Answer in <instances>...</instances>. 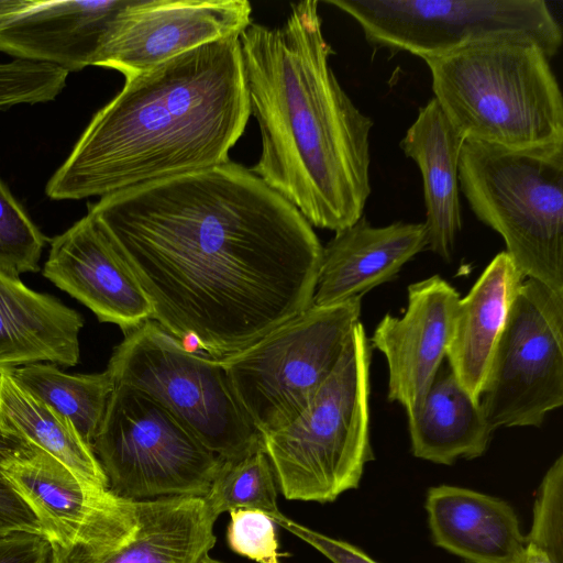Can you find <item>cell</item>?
Wrapping results in <instances>:
<instances>
[{
  "label": "cell",
  "mask_w": 563,
  "mask_h": 563,
  "mask_svg": "<svg viewBox=\"0 0 563 563\" xmlns=\"http://www.w3.org/2000/svg\"><path fill=\"white\" fill-rule=\"evenodd\" d=\"M88 212L117 242L152 320L212 358L312 305L323 246L303 216L242 165L117 191Z\"/></svg>",
  "instance_id": "obj_1"
},
{
  "label": "cell",
  "mask_w": 563,
  "mask_h": 563,
  "mask_svg": "<svg viewBox=\"0 0 563 563\" xmlns=\"http://www.w3.org/2000/svg\"><path fill=\"white\" fill-rule=\"evenodd\" d=\"M314 0L290 4L278 26L251 23L240 35L250 112L262 151L251 172L313 227L338 232L362 216L372 192L373 120L330 66Z\"/></svg>",
  "instance_id": "obj_2"
},
{
  "label": "cell",
  "mask_w": 563,
  "mask_h": 563,
  "mask_svg": "<svg viewBox=\"0 0 563 563\" xmlns=\"http://www.w3.org/2000/svg\"><path fill=\"white\" fill-rule=\"evenodd\" d=\"M250 115L239 35L203 44L125 80L45 194L101 198L229 162Z\"/></svg>",
  "instance_id": "obj_3"
},
{
  "label": "cell",
  "mask_w": 563,
  "mask_h": 563,
  "mask_svg": "<svg viewBox=\"0 0 563 563\" xmlns=\"http://www.w3.org/2000/svg\"><path fill=\"white\" fill-rule=\"evenodd\" d=\"M434 99L465 140L526 151L563 145V98L528 36L474 42L424 59Z\"/></svg>",
  "instance_id": "obj_4"
},
{
  "label": "cell",
  "mask_w": 563,
  "mask_h": 563,
  "mask_svg": "<svg viewBox=\"0 0 563 563\" xmlns=\"http://www.w3.org/2000/svg\"><path fill=\"white\" fill-rule=\"evenodd\" d=\"M372 346L358 321L341 357L309 405L261 435L283 496L331 503L358 486L374 460L369 439Z\"/></svg>",
  "instance_id": "obj_5"
},
{
  "label": "cell",
  "mask_w": 563,
  "mask_h": 563,
  "mask_svg": "<svg viewBox=\"0 0 563 563\" xmlns=\"http://www.w3.org/2000/svg\"><path fill=\"white\" fill-rule=\"evenodd\" d=\"M459 180L525 278L563 295V145L512 151L464 140Z\"/></svg>",
  "instance_id": "obj_6"
},
{
  "label": "cell",
  "mask_w": 563,
  "mask_h": 563,
  "mask_svg": "<svg viewBox=\"0 0 563 563\" xmlns=\"http://www.w3.org/2000/svg\"><path fill=\"white\" fill-rule=\"evenodd\" d=\"M107 369L115 384L164 406L221 459L242 454L261 438L221 361L187 349L152 319L124 333Z\"/></svg>",
  "instance_id": "obj_7"
},
{
  "label": "cell",
  "mask_w": 563,
  "mask_h": 563,
  "mask_svg": "<svg viewBox=\"0 0 563 563\" xmlns=\"http://www.w3.org/2000/svg\"><path fill=\"white\" fill-rule=\"evenodd\" d=\"M361 299L311 305L244 350L220 358L261 435L294 420L329 378L360 321Z\"/></svg>",
  "instance_id": "obj_8"
},
{
  "label": "cell",
  "mask_w": 563,
  "mask_h": 563,
  "mask_svg": "<svg viewBox=\"0 0 563 563\" xmlns=\"http://www.w3.org/2000/svg\"><path fill=\"white\" fill-rule=\"evenodd\" d=\"M92 450L120 497H205L221 457L147 394L115 384Z\"/></svg>",
  "instance_id": "obj_9"
},
{
  "label": "cell",
  "mask_w": 563,
  "mask_h": 563,
  "mask_svg": "<svg viewBox=\"0 0 563 563\" xmlns=\"http://www.w3.org/2000/svg\"><path fill=\"white\" fill-rule=\"evenodd\" d=\"M360 25L367 43L423 60L500 36L534 40L551 58L561 26L543 0H327Z\"/></svg>",
  "instance_id": "obj_10"
},
{
  "label": "cell",
  "mask_w": 563,
  "mask_h": 563,
  "mask_svg": "<svg viewBox=\"0 0 563 563\" xmlns=\"http://www.w3.org/2000/svg\"><path fill=\"white\" fill-rule=\"evenodd\" d=\"M563 405V295L525 279L510 306L481 393L494 430L540 427Z\"/></svg>",
  "instance_id": "obj_11"
},
{
  "label": "cell",
  "mask_w": 563,
  "mask_h": 563,
  "mask_svg": "<svg viewBox=\"0 0 563 563\" xmlns=\"http://www.w3.org/2000/svg\"><path fill=\"white\" fill-rule=\"evenodd\" d=\"M1 472L51 549L102 552L123 544L137 527L135 500L76 475L40 449L8 461Z\"/></svg>",
  "instance_id": "obj_12"
},
{
  "label": "cell",
  "mask_w": 563,
  "mask_h": 563,
  "mask_svg": "<svg viewBox=\"0 0 563 563\" xmlns=\"http://www.w3.org/2000/svg\"><path fill=\"white\" fill-rule=\"evenodd\" d=\"M246 0H129L113 22L97 66L125 80L252 23Z\"/></svg>",
  "instance_id": "obj_13"
},
{
  "label": "cell",
  "mask_w": 563,
  "mask_h": 563,
  "mask_svg": "<svg viewBox=\"0 0 563 563\" xmlns=\"http://www.w3.org/2000/svg\"><path fill=\"white\" fill-rule=\"evenodd\" d=\"M43 276L124 333L152 319V305L117 242L90 212L51 240Z\"/></svg>",
  "instance_id": "obj_14"
},
{
  "label": "cell",
  "mask_w": 563,
  "mask_h": 563,
  "mask_svg": "<svg viewBox=\"0 0 563 563\" xmlns=\"http://www.w3.org/2000/svg\"><path fill=\"white\" fill-rule=\"evenodd\" d=\"M460 294L438 275L410 284L401 317L386 313L369 343L388 365V400L407 416L422 404L445 360Z\"/></svg>",
  "instance_id": "obj_15"
},
{
  "label": "cell",
  "mask_w": 563,
  "mask_h": 563,
  "mask_svg": "<svg viewBox=\"0 0 563 563\" xmlns=\"http://www.w3.org/2000/svg\"><path fill=\"white\" fill-rule=\"evenodd\" d=\"M129 0H31L0 26V52L70 71L97 66Z\"/></svg>",
  "instance_id": "obj_16"
},
{
  "label": "cell",
  "mask_w": 563,
  "mask_h": 563,
  "mask_svg": "<svg viewBox=\"0 0 563 563\" xmlns=\"http://www.w3.org/2000/svg\"><path fill=\"white\" fill-rule=\"evenodd\" d=\"M428 246L424 222L398 221L373 227L364 216L335 232L322 247L313 306L362 298L394 279L402 266Z\"/></svg>",
  "instance_id": "obj_17"
},
{
  "label": "cell",
  "mask_w": 563,
  "mask_h": 563,
  "mask_svg": "<svg viewBox=\"0 0 563 563\" xmlns=\"http://www.w3.org/2000/svg\"><path fill=\"white\" fill-rule=\"evenodd\" d=\"M137 527L123 544L97 553L51 549L48 563H202L216 544L203 497L135 500Z\"/></svg>",
  "instance_id": "obj_18"
},
{
  "label": "cell",
  "mask_w": 563,
  "mask_h": 563,
  "mask_svg": "<svg viewBox=\"0 0 563 563\" xmlns=\"http://www.w3.org/2000/svg\"><path fill=\"white\" fill-rule=\"evenodd\" d=\"M84 318L57 298L0 271V372L48 362H79Z\"/></svg>",
  "instance_id": "obj_19"
},
{
  "label": "cell",
  "mask_w": 563,
  "mask_h": 563,
  "mask_svg": "<svg viewBox=\"0 0 563 563\" xmlns=\"http://www.w3.org/2000/svg\"><path fill=\"white\" fill-rule=\"evenodd\" d=\"M464 140L431 98L419 108L400 141L402 152L417 164L422 177L427 247L446 262L462 225L459 163Z\"/></svg>",
  "instance_id": "obj_20"
},
{
  "label": "cell",
  "mask_w": 563,
  "mask_h": 563,
  "mask_svg": "<svg viewBox=\"0 0 563 563\" xmlns=\"http://www.w3.org/2000/svg\"><path fill=\"white\" fill-rule=\"evenodd\" d=\"M426 509L433 542L471 563H514L526 544L503 499L440 485L428 490Z\"/></svg>",
  "instance_id": "obj_21"
},
{
  "label": "cell",
  "mask_w": 563,
  "mask_h": 563,
  "mask_svg": "<svg viewBox=\"0 0 563 563\" xmlns=\"http://www.w3.org/2000/svg\"><path fill=\"white\" fill-rule=\"evenodd\" d=\"M525 276L503 251L457 303L445 361L478 402L510 306Z\"/></svg>",
  "instance_id": "obj_22"
},
{
  "label": "cell",
  "mask_w": 563,
  "mask_h": 563,
  "mask_svg": "<svg viewBox=\"0 0 563 563\" xmlns=\"http://www.w3.org/2000/svg\"><path fill=\"white\" fill-rule=\"evenodd\" d=\"M408 427L412 454L444 465L483 455L494 432L445 360Z\"/></svg>",
  "instance_id": "obj_23"
},
{
  "label": "cell",
  "mask_w": 563,
  "mask_h": 563,
  "mask_svg": "<svg viewBox=\"0 0 563 563\" xmlns=\"http://www.w3.org/2000/svg\"><path fill=\"white\" fill-rule=\"evenodd\" d=\"M0 428L40 449L76 475L109 487L107 476L92 450L64 416L0 372Z\"/></svg>",
  "instance_id": "obj_24"
},
{
  "label": "cell",
  "mask_w": 563,
  "mask_h": 563,
  "mask_svg": "<svg viewBox=\"0 0 563 563\" xmlns=\"http://www.w3.org/2000/svg\"><path fill=\"white\" fill-rule=\"evenodd\" d=\"M8 372L23 388L67 418L92 448L115 387L108 369L73 375L52 363H35Z\"/></svg>",
  "instance_id": "obj_25"
},
{
  "label": "cell",
  "mask_w": 563,
  "mask_h": 563,
  "mask_svg": "<svg viewBox=\"0 0 563 563\" xmlns=\"http://www.w3.org/2000/svg\"><path fill=\"white\" fill-rule=\"evenodd\" d=\"M277 488L274 470L260 438L242 454L221 459L203 499L216 518L234 509L260 510L275 518L282 514Z\"/></svg>",
  "instance_id": "obj_26"
},
{
  "label": "cell",
  "mask_w": 563,
  "mask_h": 563,
  "mask_svg": "<svg viewBox=\"0 0 563 563\" xmlns=\"http://www.w3.org/2000/svg\"><path fill=\"white\" fill-rule=\"evenodd\" d=\"M46 236L0 178V271L19 278L40 271Z\"/></svg>",
  "instance_id": "obj_27"
},
{
  "label": "cell",
  "mask_w": 563,
  "mask_h": 563,
  "mask_svg": "<svg viewBox=\"0 0 563 563\" xmlns=\"http://www.w3.org/2000/svg\"><path fill=\"white\" fill-rule=\"evenodd\" d=\"M526 543L543 550L555 563H563V455L547 471L533 505Z\"/></svg>",
  "instance_id": "obj_28"
},
{
  "label": "cell",
  "mask_w": 563,
  "mask_h": 563,
  "mask_svg": "<svg viewBox=\"0 0 563 563\" xmlns=\"http://www.w3.org/2000/svg\"><path fill=\"white\" fill-rule=\"evenodd\" d=\"M227 542L236 554L256 563H280L288 556L279 550L276 522L267 514L254 509H234L230 512Z\"/></svg>",
  "instance_id": "obj_29"
},
{
  "label": "cell",
  "mask_w": 563,
  "mask_h": 563,
  "mask_svg": "<svg viewBox=\"0 0 563 563\" xmlns=\"http://www.w3.org/2000/svg\"><path fill=\"white\" fill-rule=\"evenodd\" d=\"M272 519L277 526L313 547L332 563H378L353 544L311 530L283 514Z\"/></svg>",
  "instance_id": "obj_30"
},
{
  "label": "cell",
  "mask_w": 563,
  "mask_h": 563,
  "mask_svg": "<svg viewBox=\"0 0 563 563\" xmlns=\"http://www.w3.org/2000/svg\"><path fill=\"white\" fill-rule=\"evenodd\" d=\"M15 532L42 536L36 517L0 471V537Z\"/></svg>",
  "instance_id": "obj_31"
},
{
  "label": "cell",
  "mask_w": 563,
  "mask_h": 563,
  "mask_svg": "<svg viewBox=\"0 0 563 563\" xmlns=\"http://www.w3.org/2000/svg\"><path fill=\"white\" fill-rule=\"evenodd\" d=\"M49 552L48 542L36 533L0 537V563H48Z\"/></svg>",
  "instance_id": "obj_32"
},
{
  "label": "cell",
  "mask_w": 563,
  "mask_h": 563,
  "mask_svg": "<svg viewBox=\"0 0 563 563\" xmlns=\"http://www.w3.org/2000/svg\"><path fill=\"white\" fill-rule=\"evenodd\" d=\"M33 451L34 448L27 442L0 428V471L8 461L31 454Z\"/></svg>",
  "instance_id": "obj_33"
},
{
  "label": "cell",
  "mask_w": 563,
  "mask_h": 563,
  "mask_svg": "<svg viewBox=\"0 0 563 563\" xmlns=\"http://www.w3.org/2000/svg\"><path fill=\"white\" fill-rule=\"evenodd\" d=\"M514 563H555L543 550L526 543Z\"/></svg>",
  "instance_id": "obj_34"
},
{
  "label": "cell",
  "mask_w": 563,
  "mask_h": 563,
  "mask_svg": "<svg viewBox=\"0 0 563 563\" xmlns=\"http://www.w3.org/2000/svg\"><path fill=\"white\" fill-rule=\"evenodd\" d=\"M30 2L31 0H0V26L26 8Z\"/></svg>",
  "instance_id": "obj_35"
},
{
  "label": "cell",
  "mask_w": 563,
  "mask_h": 563,
  "mask_svg": "<svg viewBox=\"0 0 563 563\" xmlns=\"http://www.w3.org/2000/svg\"><path fill=\"white\" fill-rule=\"evenodd\" d=\"M202 563H224V562L219 561V560L213 559V558H211L210 555H208V556L203 560V562H202Z\"/></svg>",
  "instance_id": "obj_36"
}]
</instances>
